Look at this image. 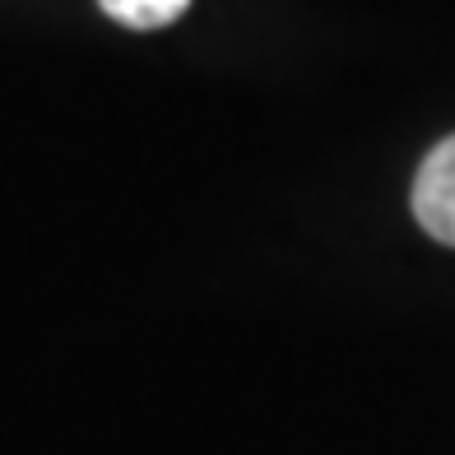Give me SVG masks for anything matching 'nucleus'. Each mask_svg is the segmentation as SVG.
<instances>
[{
  "mask_svg": "<svg viewBox=\"0 0 455 455\" xmlns=\"http://www.w3.org/2000/svg\"><path fill=\"white\" fill-rule=\"evenodd\" d=\"M413 219L427 237L455 246V135H446L413 177Z\"/></svg>",
  "mask_w": 455,
  "mask_h": 455,
  "instance_id": "nucleus-1",
  "label": "nucleus"
},
{
  "mask_svg": "<svg viewBox=\"0 0 455 455\" xmlns=\"http://www.w3.org/2000/svg\"><path fill=\"white\" fill-rule=\"evenodd\" d=\"M98 5L126 28H168L172 19L186 14L191 0H98Z\"/></svg>",
  "mask_w": 455,
  "mask_h": 455,
  "instance_id": "nucleus-2",
  "label": "nucleus"
}]
</instances>
